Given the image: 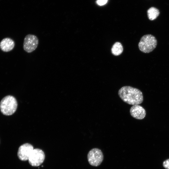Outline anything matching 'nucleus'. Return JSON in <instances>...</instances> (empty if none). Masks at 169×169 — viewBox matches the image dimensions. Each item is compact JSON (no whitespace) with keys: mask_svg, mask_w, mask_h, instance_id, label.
<instances>
[{"mask_svg":"<svg viewBox=\"0 0 169 169\" xmlns=\"http://www.w3.org/2000/svg\"><path fill=\"white\" fill-rule=\"evenodd\" d=\"M119 97L125 102L134 105L141 103L143 100L142 92L138 89L130 86L122 87L119 90Z\"/></svg>","mask_w":169,"mask_h":169,"instance_id":"obj_1","label":"nucleus"},{"mask_svg":"<svg viewBox=\"0 0 169 169\" xmlns=\"http://www.w3.org/2000/svg\"><path fill=\"white\" fill-rule=\"evenodd\" d=\"M130 112L132 117L138 120L143 119L146 115L145 109L139 105H133L130 108Z\"/></svg>","mask_w":169,"mask_h":169,"instance_id":"obj_8","label":"nucleus"},{"mask_svg":"<svg viewBox=\"0 0 169 169\" xmlns=\"http://www.w3.org/2000/svg\"><path fill=\"white\" fill-rule=\"evenodd\" d=\"M38 44L37 37L34 35L29 34L25 37L23 44V48L27 52L30 53L37 48Z\"/></svg>","mask_w":169,"mask_h":169,"instance_id":"obj_5","label":"nucleus"},{"mask_svg":"<svg viewBox=\"0 0 169 169\" xmlns=\"http://www.w3.org/2000/svg\"><path fill=\"white\" fill-rule=\"evenodd\" d=\"M111 50V52L114 55L118 56L122 53L123 48L120 43L116 42L113 45Z\"/></svg>","mask_w":169,"mask_h":169,"instance_id":"obj_10","label":"nucleus"},{"mask_svg":"<svg viewBox=\"0 0 169 169\" xmlns=\"http://www.w3.org/2000/svg\"><path fill=\"white\" fill-rule=\"evenodd\" d=\"M148 18L151 20L156 19L159 14V10L153 7L150 8L147 11Z\"/></svg>","mask_w":169,"mask_h":169,"instance_id":"obj_11","label":"nucleus"},{"mask_svg":"<svg viewBox=\"0 0 169 169\" xmlns=\"http://www.w3.org/2000/svg\"><path fill=\"white\" fill-rule=\"evenodd\" d=\"M45 158L44 152L39 149H34L28 159L29 164L32 166H38L44 162Z\"/></svg>","mask_w":169,"mask_h":169,"instance_id":"obj_6","label":"nucleus"},{"mask_svg":"<svg viewBox=\"0 0 169 169\" xmlns=\"http://www.w3.org/2000/svg\"><path fill=\"white\" fill-rule=\"evenodd\" d=\"M163 166L166 169H169V159H167L164 161Z\"/></svg>","mask_w":169,"mask_h":169,"instance_id":"obj_13","label":"nucleus"},{"mask_svg":"<svg viewBox=\"0 0 169 169\" xmlns=\"http://www.w3.org/2000/svg\"><path fill=\"white\" fill-rule=\"evenodd\" d=\"M157 44V40L154 36L151 34H147L141 38L138 44V47L141 52L148 53L156 48Z\"/></svg>","mask_w":169,"mask_h":169,"instance_id":"obj_3","label":"nucleus"},{"mask_svg":"<svg viewBox=\"0 0 169 169\" xmlns=\"http://www.w3.org/2000/svg\"><path fill=\"white\" fill-rule=\"evenodd\" d=\"M17 106L15 98L11 95H8L4 97L1 101L0 110L3 114L10 115L15 112Z\"/></svg>","mask_w":169,"mask_h":169,"instance_id":"obj_2","label":"nucleus"},{"mask_svg":"<svg viewBox=\"0 0 169 169\" xmlns=\"http://www.w3.org/2000/svg\"><path fill=\"white\" fill-rule=\"evenodd\" d=\"M104 159L103 153L101 151L97 148L91 149L87 155V159L91 165L97 166L102 162Z\"/></svg>","mask_w":169,"mask_h":169,"instance_id":"obj_4","label":"nucleus"},{"mask_svg":"<svg viewBox=\"0 0 169 169\" xmlns=\"http://www.w3.org/2000/svg\"><path fill=\"white\" fill-rule=\"evenodd\" d=\"M107 1L108 0H97L96 2L98 5L102 6L105 4Z\"/></svg>","mask_w":169,"mask_h":169,"instance_id":"obj_12","label":"nucleus"},{"mask_svg":"<svg viewBox=\"0 0 169 169\" xmlns=\"http://www.w3.org/2000/svg\"><path fill=\"white\" fill-rule=\"evenodd\" d=\"M33 146L29 143H25L21 146L18 148V156L22 161L28 160L33 150Z\"/></svg>","mask_w":169,"mask_h":169,"instance_id":"obj_7","label":"nucleus"},{"mask_svg":"<svg viewBox=\"0 0 169 169\" xmlns=\"http://www.w3.org/2000/svg\"><path fill=\"white\" fill-rule=\"evenodd\" d=\"M15 45L14 41L11 39L6 38L3 39L0 43V48L3 51L8 52L12 50Z\"/></svg>","mask_w":169,"mask_h":169,"instance_id":"obj_9","label":"nucleus"}]
</instances>
